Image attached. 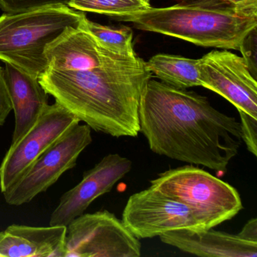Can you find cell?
I'll list each match as a JSON object with an SVG mask.
<instances>
[{
  "label": "cell",
  "mask_w": 257,
  "mask_h": 257,
  "mask_svg": "<svg viewBox=\"0 0 257 257\" xmlns=\"http://www.w3.org/2000/svg\"><path fill=\"white\" fill-rule=\"evenodd\" d=\"M110 18L141 31L186 40L203 47L239 51L257 28V19L240 16L224 0H180L164 8H149Z\"/></svg>",
  "instance_id": "cell-3"
},
{
  "label": "cell",
  "mask_w": 257,
  "mask_h": 257,
  "mask_svg": "<svg viewBox=\"0 0 257 257\" xmlns=\"http://www.w3.org/2000/svg\"><path fill=\"white\" fill-rule=\"evenodd\" d=\"M80 122L58 102L49 105L38 121L19 141L11 144L0 165V189L4 192L33 163L75 124Z\"/></svg>",
  "instance_id": "cell-10"
},
{
  "label": "cell",
  "mask_w": 257,
  "mask_h": 257,
  "mask_svg": "<svg viewBox=\"0 0 257 257\" xmlns=\"http://www.w3.org/2000/svg\"><path fill=\"white\" fill-rule=\"evenodd\" d=\"M85 17L68 6L6 13L0 17V60L39 79L49 67L46 47Z\"/></svg>",
  "instance_id": "cell-4"
},
{
  "label": "cell",
  "mask_w": 257,
  "mask_h": 257,
  "mask_svg": "<svg viewBox=\"0 0 257 257\" xmlns=\"http://www.w3.org/2000/svg\"><path fill=\"white\" fill-rule=\"evenodd\" d=\"M66 226L13 224L0 231V257H64Z\"/></svg>",
  "instance_id": "cell-15"
},
{
  "label": "cell",
  "mask_w": 257,
  "mask_h": 257,
  "mask_svg": "<svg viewBox=\"0 0 257 257\" xmlns=\"http://www.w3.org/2000/svg\"><path fill=\"white\" fill-rule=\"evenodd\" d=\"M75 124L46 150L16 183L3 192L7 204L19 206L55 184L66 171L75 168L82 152L92 142L87 124Z\"/></svg>",
  "instance_id": "cell-8"
},
{
  "label": "cell",
  "mask_w": 257,
  "mask_h": 257,
  "mask_svg": "<svg viewBox=\"0 0 257 257\" xmlns=\"http://www.w3.org/2000/svg\"><path fill=\"white\" fill-rule=\"evenodd\" d=\"M257 29L251 31L247 36L245 37L240 46V51L243 55V58L246 61L249 67L251 74L256 79V44H257Z\"/></svg>",
  "instance_id": "cell-20"
},
{
  "label": "cell",
  "mask_w": 257,
  "mask_h": 257,
  "mask_svg": "<svg viewBox=\"0 0 257 257\" xmlns=\"http://www.w3.org/2000/svg\"><path fill=\"white\" fill-rule=\"evenodd\" d=\"M12 110L13 106L6 82L5 73L4 69L0 67V126L5 123Z\"/></svg>",
  "instance_id": "cell-21"
},
{
  "label": "cell",
  "mask_w": 257,
  "mask_h": 257,
  "mask_svg": "<svg viewBox=\"0 0 257 257\" xmlns=\"http://www.w3.org/2000/svg\"><path fill=\"white\" fill-rule=\"evenodd\" d=\"M48 68L87 70L129 57L115 55L102 47L96 39L81 28H69L46 47Z\"/></svg>",
  "instance_id": "cell-12"
},
{
  "label": "cell",
  "mask_w": 257,
  "mask_h": 257,
  "mask_svg": "<svg viewBox=\"0 0 257 257\" xmlns=\"http://www.w3.org/2000/svg\"><path fill=\"white\" fill-rule=\"evenodd\" d=\"M121 221L139 240L176 230L206 229L186 204L151 186L129 197Z\"/></svg>",
  "instance_id": "cell-9"
},
{
  "label": "cell",
  "mask_w": 257,
  "mask_h": 257,
  "mask_svg": "<svg viewBox=\"0 0 257 257\" xmlns=\"http://www.w3.org/2000/svg\"><path fill=\"white\" fill-rule=\"evenodd\" d=\"M161 241L203 257H256L257 242L212 228L180 229L159 236Z\"/></svg>",
  "instance_id": "cell-13"
},
{
  "label": "cell",
  "mask_w": 257,
  "mask_h": 257,
  "mask_svg": "<svg viewBox=\"0 0 257 257\" xmlns=\"http://www.w3.org/2000/svg\"><path fill=\"white\" fill-rule=\"evenodd\" d=\"M141 243L108 210L85 213L66 226L64 257H139Z\"/></svg>",
  "instance_id": "cell-7"
},
{
  "label": "cell",
  "mask_w": 257,
  "mask_h": 257,
  "mask_svg": "<svg viewBox=\"0 0 257 257\" xmlns=\"http://www.w3.org/2000/svg\"><path fill=\"white\" fill-rule=\"evenodd\" d=\"M79 28L89 32L106 50L123 57L137 55L134 51L133 32L128 27L112 28L91 22L86 17Z\"/></svg>",
  "instance_id": "cell-17"
},
{
  "label": "cell",
  "mask_w": 257,
  "mask_h": 257,
  "mask_svg": "<svg viewBox=\"0 0 257 257\" xmlns=\"http://www.w3.org/2000/svg\"><path fill=\"white\" fill-rule=\"evenodd\" d=\"M140 132L159 156L226 171L241 146L240 123L207 97L151 79L139 107Z\"/></svg>",
  "instance_id": "cell-1"
},
{
  "label": "cell",
  "mask_w": 257,
  "mask_h": 257,
  "mask_svg": "<svg viewBox=\"0 0 257 257\" xmlns=\"http://www.w3.org/2000/svg\"><path fill=\"white\" fill-rule=\"evenodd\" d=\"M150 183L151 187L186 204L206 229L230 220L243 209L235 188L193 165L168 170Z\"/></svg>",
  "instance_id": "cell-5"
},
{
  "label": "cell",
  "mask_w": 257,
  "mask_h": 257,
  "mask_svg": "<svg viewBox=\"0 0 257 257\" xmlns=\"http://www.w3.org/2000/svg\"><path fill=\"white\" fill-rule=\"evenodd\" d=\"M132 168V162L127 158L119 154L104 156L94 168L84 173L80 183L61 196L51 215L49 225L67 226L83 214L94 200L110 192Z\"/></svg>",
  "instance_id": "cell-11"
},
{
  "label": "cell",
  "mask_w": 257,
  "mask_h": 257,
  "mask_svg": "<svg viewBox=\"0 0 257 257\" xmlns=\"http://www.w3.org/2000/svg\"><path fill=\"white\" fill-rule=\"evenodd\" d=\"M140 1H141L143 4H144L147 8L151 7V6H150V1H151V0H140Z\"/></svg>",
  "instance_id": "cell-24"
},
{
  "label": "cell",
  "mask_w": 257,
  "mask_h": 257,
  "mask_svg": "<svg viewBox=\"0 0 257 257\" xmlns=\"http://www.w3.org/2000/svg\"><path fill=\"white\" fill-rule=\"evenodd\" d=\"M239 235L246 240L257 242V219L255 218L249 219L239 233Z\"/></svg>",
  "instance_id": "cell-23"
},
{
  "label": "cell",
  "mask_w": 257,
  "mask_h": 257,
  "mask_svg": "<svg viewBox=\"0 0 257 257\" xmlns=\"http://www.w3.org/2000/svg\"><path fill=\"white\" fill-rule=\"evenodd\" d=\"M231 4L240 16L257 19V0H224Z\"/></svg>",
  "instance_id": "cell-22"
},
{
  "label": "cell",
  "mask_w": 257,
  "mask_h": 257,
  "mask_svg": "<svg viewBox=\"0 0 257 257\" xmlns=\"http://www.w3.org/2000/svg\"><path fill=\"white\" fill-rule=\"evenodd\" d=\"M4 73L16 118L13 144L23 138L43 115L49 105V94L38 78L12 64L6 63Z\"/></svg>",
  "instance_id": "cell-14"
},
{
  "label": "cell",
  "mask_w": 257,
  "mask_h": 257,
  "mask_svg": "<svg viewBox=\"0 0 257 257\" xmlns=\"http://www.w3.org/2000/svg\"><path fill=\"white\" fill-rule=\"evenodd\" d=\"M202 87L235 106L240 115L242 141L257 156V82L243 57L226 49L214 50L198 59Z\"/></svg>",
  "instance_id": "cell-6"
},
{
  "label": "cell",
  "mask_w": 257,
  "mask_h": 257,
  "mask_svg": "<svg viewBox=\"0 0 257 257\" xmlns=\"http://www.w3.org/2000/svg\"><path fill=\"white\" fill-rule=\"evenodd\" d=\"M68 0H0V8L8 14L25 13L45 7L67 6Z\"/></svg>",
  "instance_id": "cell-19"
},
{
  "label": "cell",
  "mask_w": 257,
  "mask_h": 257,
  "mask_svg": "<svg viewBox=\"0 0 257 257\" xmlns=\"http://www.w3.org/2000/svg\"><path fill=\"white\" fill-rule=\"evenodd\" d=\"M67 6L82 13L105 15L109 17L147 8L140 0H68Z\"/></svg>",
  "instance_id": "cell-18"
},
{
  "label": "cell",
  "mask_w": 257,
  "mask_h": 257,
  "mask_svg": "<svg viewBox=\"0 0 257 257\" xmlns=\"http://www.w3.org/2000/svg\"><path fill=\"white\" fill-rule=\"evenodd\" d=\"M147 69L164 83L180 89L202 86L198 60L158 54L146 61Z\"/></svg>",
  "instance_id": "cell-16"
},
{
  "label": "cell",
  "mask_w": 257,
  "mask_h": 257,
  "mask_svg": "<svg viewBox=\"0 0 257 257\" xmlns=\"http://www.w3.org/2000/svg\"><path fill=\"white\" fill-rule=\"evenodd\" d=\"M152 76L137 55L87 70L48 68L39 81L91 129L114 138H136L141 97Z\"/></svg>",
  "instance_id": "cell-2"
}]
</instances>
